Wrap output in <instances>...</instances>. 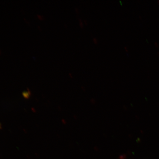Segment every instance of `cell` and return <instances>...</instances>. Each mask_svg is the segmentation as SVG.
Here are the masks:
<instances>
[{
	"instance_id": "cell-1",
	"label": "cell",
	"mask_w": 159,
	"mask_h": 159,
	"mask_svg": "<svg viewBox=\"0 0 159 159\" xmlns=\"http://www.w3.org/2000/svg\"><path fill=\"white\" fill-rule=\"evenodd\" d=\"M38 17L41 20H44L45 19V18L42 15H37Z\"/></svg>"
}]
</instances>
